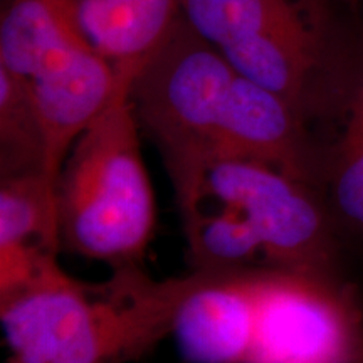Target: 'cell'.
Instances as JSON below:
<instances>
[{"mask_svg": "<svg viewBox=\"0 0 363 363\" xmlns=\"http://www.w3.org/2000/svg\"><path fill=\"white\" fill-rule=\"evenodd\" d=\"M194 272L152 279L140 266L116 267L101 284L78 281L49 254L30 278L0 293L7 363H130L174 331Z\"/></svg>", "mask_w": 363, "mask_h": 363, "instance_id": "1", "label": "cell"}, {"mask_svg": "<svg viewBox=\"0 0 363 363\" xmlns=\"http://www.w3.org/2000/svg\"><path fill=\"white\" fill-rule=\"evenodd\" d=\"M130 89L76 140L56 182L62 247L113 269L142 264L157 224Z\"/></svg>", "mask_w": 363, "mask_h": 363, "instance_id": "2", "label": "cell"}, {"mask_svg": "<svg viewBox=\"0 0 363 363\" xmlns=\"http://www.w3.org/2000/svg\"><path fill=\"white\" fill-rule=\"evenodd\" d=\"M235 76L180 13L131 84L136 120L160 152L180 214L201 201L208 169L225 160L224 116Z\"/></svg>", "mask_w": 363, "mask_h": 363, "instance_id": "3", "label": "cell"}, {"mask_svg": "<svg viewBox=\"0 0 363 363\" xmlns=\"http://www.w3.org/2000/svg\"><path fill=\"white\" fill-rule=\"evenodd\" d=\"M180 13L238 74L306 118L325 103L342 56L321 0H180Z\"/></svg>", "mask_w": 363, "mask_h": 363, "instance_id": "4", "label": "cell"}, {"mask_svg": "<svg viewBox=\"0 0 363 363\" xmlns=\"http://www.w3.org/2000/svg\"><path fill=\"white\" fill-rule=\"evenodd\" d=\"M203 195L246 216L266 266L340 281L337 229L311 185L264 163L229 158L208 169Z\"/></svg>", "mask_w": 363, "mask_h": 363, "instance_id": "5", "label": "cell"}, {"mask_svg": "<svg viewBox=\"0 0 363 363\" xmlns=\"http://www.w3.org/2000/svg\"><path fill=\"white\" fill-rule=\"evenodd\" d=\"M252 288L247 363H347L362 347V313L340 281L256 266Z\"/></svg>", "mask_w": 363, "mask_h": 363, "instance_id": "6", "label": "cell"}, {"mask_svg": "<svg viewBox=\"0 0 363 363\" xmlns=\"http://www.w3.org/2000/svg\"><path fill=\"white\" fill-rule=\"evenodd\" d=\"M308 118L279 94L238 74L224 116L225 160L244 158L315 185L321 153L306 130Z\"/></svg>", "mask_w": 363, "mask_h": 363, "instance_id": "7", "label": "cell"}, {"mask_svg": "<svg viewBox=\"0 0 363 363\" xmlns=\"http://www.w3.org/2000/svg\"><path fill=\"white\" fill-rule=\"evenodd\" d=\"M45 136V172L54 184L76 140L121 88L115 67L93 45L74 49L27 79Z\"/></svg>", "mask_w": 363, "mask_h": 363, "instance_id": "8", "label": "cell"}, {"mask_svg": "<svg viewBox=\"0 0 363 363\" xmlns=\"http://www.w3.org/2000/svg\"><path fill=\"white\" fill-rule=\"evenodd\" d=\"M192 272L172 331L182 357L190 363H247L256 316L252 267Z\"/></svg>", "mask_w": 363, "mask_h": 363, "instance_id": "9", "label": "cell"}, {"mask_svg": "<svg viewBox=\"0 0 363 363\" xmlns=\"http://www.w3.org/2000/svg\"><path fill=\"white\" fill-rule=\"evenodd\" d=\"M335 98L342 116L337 142L321 155V175L335 229L363 240V51L340 57L326 101ZM325 101V103H326Z\"/></svg>", "mask_w": 363, "mask_h": 363, "instance_id": "10", "label": "cell"}, {"mask_svg": "<svg viewBox=\"0 0 363 363\" xmlns=\"http://www.w3.org/2000/svg\"><path fill=\"white\" fill-rule=\"evenodd\" d=\"M81 24L120 83L133 84L180 16V0H81Z\"/></svg>", "mask_w": 363, "mask_h": 363, "instance_id": "11", "label": "cell"}, {"mask_svg": "<svg viewBox=\"0 0 363 363\" xmlns=\"http://www.w3.org/2000/svg\"><path fill=\"white\" fill-rule=\"evenodd\" d=\"M79 6L81 0H11L0 22V66L30 79L54 59L93 45Z\"/></svg>", "mask_w": 363, "mask_h": 363, "instance_id": "12", "label": "cell"}, {"mask_svg": "<svg viewBox=\"0 0 363 363\" xmlns=\"http://www.w3.org/2000/svg\"><path fill=\"white\" fill-rule=\"evenodd\" d=\"M182 219L194 271L246 269L261 266L257 259L264 264L259 239L234 206L203 195Z\"/></svg>", "mask_w": 363, "mask_h": 363, "instance_id": "13", "label": "cell"}, {"mask_svg": "<svg viewBox=\"0 0 363 363\" xmlns=\"http://www.w3.org/2000/svg\"><path fill=\"white\" fill-rule=\"evenodd\" d=\"M0 246L62 249L56 184L45 174L0 180Z\"/></svg>", "mask_w": 363, "mask_h": 363, "instance_id": "14", "label": "cell"}, {"mask_svg": "<svg viewBox=\"0 0 363 363\" xmlns=\"http://www.w3.org/2000/svg\"><path fill=\"white\" fill-rule=\"evenodd\" d=\"M45 174V136L29 81L0 66V179Z\"/></svg>", "mask_w": 363, "mask_h": 363, "instance_id": "15", "label": "cell"}, {"mask_svg": "<svg viewBox=\"0 0 363 363\" xmlns=\"http://www.w3.org/2000/svg\"><path fill=\"white\" fill-rule=\"evenodd\" d=\"M347 363H363V343H362V347L357 350L355 355H353Z\"/></svg>", "mask_w": 363, "mask_h": 363, "instance_id": "16", "label": "cell"}, {"mask_svg": "<svg viewBox=\"0 0 363 363\" xmlns=\"http://www.w3.org/2000/svg\"><path fill=\"white\" fill-rule=\"evenodd\" d=\"M342 2H360V0H342Z\"/></svg>", "mask_w": 363, "mask_h": 363, "instance_id": "17", "label": "cell"}]
</instances>
